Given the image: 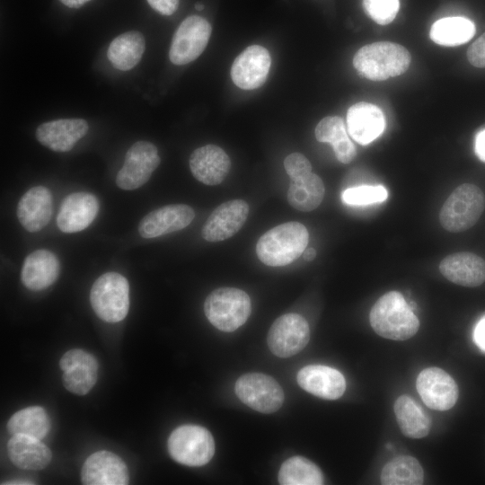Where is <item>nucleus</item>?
I'll list each match as a JSON object with an SVG mask.
<instances>
[{"label": "nucleus", "instance_id": "obj_1", "mask_svg": "<svg viewBox=\"0 0 485 485\" xmlns=\"http://www.w3.org/2000/svg\"><path fill=\"white\" fill-rule=\"evenodd\" d=\"M369 321L375 333L392 340H408L419 328L418 317L398 291L387 292L375 302Z\"/></svg>", "mask_w": 485, "mask_h": 485}, {"label": "nucleus", "instance_id": "obj_2", "mask_svg": "<svg viewBox=\"0 0 485 485\" xmlns=\"http://www.w3.org/2000/svg\"><path fill=\"white\" fill-rule=\"evenodd\" d=\"M309 241L306 227L299 222H287L263 234L256 244L259 260L267 266L281 267L300 257Z\"/></svg>", "mask_w": 485, "mask_h": 485}, {"label": "nucleus", "instance_id": "obj_3", "mask_svg": "<svg viewBox=\"0 0 485 485\" xmlns=\"http://www.w3.org/2000/svg\"><path fill=\"white\" fill-rule=\"evenodd\" d=\"M410 60V54L403 46L379 41L359 48L353 57V66L362 76L384 81L406 72Z\"/></svg>", "mask_w": 485, "mask_h": 485}, {"label": "nucleus", "instance_id": "obj_4", "mask_svg": "<svg viewBox=\"0 0 485 485\" xmlns=\"http://www.w3.org/2000/svg\"><path fill=\"white\" fill-rule=\"evenodd\" d=\"M485 208V196L474 184L458 186L446 198L439 212L442 227L461 233L473 226Z\"/></svg>", "mask_w": 485, "mask_h": 485}, {"label": "nucleus", "instance_id": "obj_5", "mask_svg": "<svg viewBox=\"0 0 485 485\" xmlns=\"http://www.w3.org/2000/svg\"><path fill=\"white\" fill-rule=\"evenodd\" d=\"M204 312L216 329L231 332L243 325L251 314V299L235 287H219L205 300Z\"/></svg>", "mask_w": 485, "mask_h": 485}, {"label": "nucleus", "instance_id": "obj_6", "mask_svg": "<svg viewBox=\"0 0 485 485\" xmlns=\"http://www.w3.org/2000/svg\"><path fill=\"white\" fill-rule=\"evenodd\" d=\"M90 303L96 315L107 322H119L129 309V285L125 277L117 272L100 276L90 291Z\"/></svg>", "mask_w": 485, "mask_h": 485}, {"label": "nucleus", "instance_id": "obj_7", "mask_svg": "<svg viewBox=\"0 0 485 485\" xmlns=\"http://www.w3.org/2000/svg\"><path fill=\"white\" fill-rule=\"evenodd\" d=\"M172 458L187 466L207 464L214 455L215 442L211 433L197 425H183L175 428L168 438Z\"/></svg>", "mask_w": 485, "mask_h": 485}, {"label": "nucleus", "instance_id": "obj_8", "mask_svg": "<svg viewBox=\"0 0 485 485\" xmlns=\"http://www.w3.org/2000/svg\"><path fill=\"white\" fill-rule=\"evenodd\" d=\"M237 397L248 407L269 414L280 409L284 392L271 376L262 373H249L240 376L234 385Z\"/></svg>", "mask_w": 485, "mask_h": 485}, {"label": "nucleus", "instance_id": "obj_9", "mask_svg": "<svg viewBox=\"0 0 485 485\" xmlns=\"http://www.w3.org/2000/svg\"><path fill=\"white\" fill-rule=\"evenodd\" d=\"M212 27L203 17L191 15L178 27L172 40L169 57L177 66L186 65L198 58L206 48Z\"/></svg>", "mask_w": 485, "mask_h": 485}, {"label": "nucleus", "instance_id": "obj_10", "mask_svg": "<svg viewBox=\"0 0 485 485\" xmlns=\"http://www.w3.org/2000/svg\"><path fill=\"white\" fill-rule=\"evenodd\" d=\"M310 340L306 320L298 313H286L272 323L267 336L269 350L281 358L290 357L303 350Z\"/></svg>", "mask_w": 485, "mask_h": 485}, {"label": "nucleus", "instance_id": "obj_11", "mask_svg": "<svg viewBox=\"0 0 485 485\" xmlns=\"http://www.w3.org/2000/svg\"><path fill=\"white\" fill-rule=\"evenodd\" d=\"M160 162L157 147L154 144L142 140L134 143L117 173V186L125 190L140 188L148 181Z\"/></svg>", "mask_w": 485, "mask_h": 485}, {"label": "nucleus", "instance_id": "obj_12", "mask_svg": "<svg viewBox=\"0 0 485 485\" xmlns=\"http://www.w3.org/2000/svg\"><path fill=\"white\" fill-rule=\"evenodd\" d=\"M423 402L435 410H448L458 399V387L453 377L439 367L423 369L416 380Z\"/></svg>", "mask_w": 485, "mask_h": 485}, {"label": "nucleus", "instance_id": "obj_13", "mask_svg": "<svg viewBox=\"0 0 485 485\" xmlns=\"http://www.w3.org/2000/svg\"><path fill=\"white\" fill-rule=\"evenodd\" d=\"M65 388L72 393L85 395L94 386L98 377V363L90 353L79 349L66 351L59 361Z\"/></svg>", "mask_w": 485, "mask_h": 485}, {"label": "nucleus", "instance_id": "obj_14", "mask_svg": "<svg viewBox=\"0 0 485 485\" xmlns=\"http://www.w3.org/2000/svg\"><path fill=\"white\" fill-rule=\"evenodd\" d=\"M270 66L271 57L268 49L260 45H251L234 59L231 78L241 89H256L265 83Z\"/></svg>", "mask_w": 485, "mask_h": 485}, {"label": "nucleus", "instance_id": "obj_15", "mask_svg": "<svg viewBox=\"0 0 485 485\" xmlns=\"http://www.w3.org/2000/svg\"><path fill=\"white\" fill-rule=\"evenodd\" d=\"M249 206L242 199H232L219 205L207 217L202 237L211 242L224 241L234 235L244 225Z\"/></svg>", "mask_w": 485, "mask_h": 485}, {"label": "nucleus", "instance_id": "obj_16", "mask_svg": "<svg viewBox=\"0 0 485 485\" xmlns=\"http://www.w3.org/2000/svg\"><path fill=\"white\" fill-rule=\"evenodd\" d=\"M85 485H126L129 476L126 463L112 452L98 451L91 454L81 470Z\"/></svg>", "mask_w": 485, "mask_h": 485}, {"label": "nucleus", "instance_id": "obj_17", "mask_svg": "<svg viewBox=\"0 0 485 485\" xmlns=\"http://www.w3.org/2000/svg\"><path fill=\"white\" fill-rule=\"evenodd\" d=\"M194 217L195 212L188 205L164 206L145 216L138 225V232L143 238H155L185 228Z\"/></svg>", "mask_w": 485, "mask_h": 485}, {"label": "nucleus", "instance_id": "obj_18", "mask_svg": "<svg viewBox=\"0 0 485 485\" xmlns=\"http://www.w3.org/2000/svg\"><path fill=\"white\" fill-rule=\"evenodd\" d=\"M98 198L88 192H74L65 198L57 216V225L64 233H76L87 228L97 216Z\"/></svg>", "mask_w": 485, "mask_h": 485}, {"label": "nucleus", "instance_id": "obj_19", "mask_svg": "<svg viewBox=\"0 0 485 485\" xmlns=\"http://www.w3.org/2000/svg\"><path fill=\"white\" fill-rule=\"evenodd\" d=\"M297 383L307 392L324 400H337L346 390L343 375L322 365L304 366L297 374Z\"/></svg>", "mask_w": 485, "mask_h": 485}, {"label": "nucleus", "instance_id": "obj_20", "mask_svg": "<svg viewBox=\"0 0 485 485\" xmlns=\"http://www.w3.org/2000/svg\"><path fill=\"white\" fill-rule=\"evenodd\" d=\"M89 128L83 119H61L40 125L37 140L55 152H68L85 136Z\"/></svg>", "mask_w": 485, "mask_h": 485}, {"label": "nucleus", "instance_id": "obj_21", "mask_svg": "<svg viewBox=\"0 0 485 485\" xmlns=\"http://www.w3.org/2000/svg\"><path fill=\"white\" fill-rule=\"evenodd\" d=\"M190 168L200 182L214 186L227 176L231 161L227 154L216 145H207L195 149L190 157Z\"/></svg>", "mask_w": 485, "mask_h": 485}, {"label": "nucleus", "instance_id": "obj_22", "mask_svg": "<svg viewBox=\"0 0 485 485\" xmlns=\"http://www.w3.org/2000/svg\"><path fill=\"white\" fill-rule=\"evenodd\" d=\"M439 271L456 285L475 287L485 281V260L472 252H455L441 260Z\"/></svg>", "mask_w": 485, "mask_h": 485}, {"label": "nucleus", "instance_id": "obj_23", "mask_svg": "<svg viewBox=\"0 0 485 485\" xmlns=\"http://www.w3.org/2000/svg\"><path fill=\"white\" fill-rule=\"evenodd\" d=\"M52 216V195L44 186L27 190L17 205V217L22 227L31 233L45 227Z\"/></svg>", "mask_w": 485, "mask_h": 485}, {"label": "nucleus", "instance_id": "obj_24", "mask_svg": "<svg viewBox=\"0 0 485 485\" xmlns=\"http://www.w3.org/2000/svg\"><path fill=\"white\" fill-rule=\"evenodd\" d=\"M60 263L48 250H37L24 260L21 272L22 284L30 290L40 291L50 287L58 278Z\"/></svg>", "mask_w": 485, "mask_h": 485}, {"label": "nucleus", "instance_id": "obj_25", "mask_svg": "<svg viewBox=\"0 0 485 485\" xmlns=\"http://www.w3.org/2000/svg\"><path fill=\"white\" fill-rule=\"evenodd\" d=\"M347 125L351 137L358 144L366 146L382 134L385 121L377 106L360 101L348 109Z\"/></svg>", "mask_w": 485, "mask_h": 485}, {"label": "nucleus", "instance_id": "obj_26", "mask_svg": "<svg viewBox=\"0 0 485 485\" xmlns=\"http://www.w3.org/2000/svg\"><path fill=\"white\" fill-rule=\"evenodd\" d=\"M11 462L22 469L40 470L51 461L49 448L40 439L26 435H13L7 443Z\"/></svg>", "mask_w": 485, "mask_h": 485}, {"label": "nucleus", "instance_id": "obj_27", "mask_svg": "<svg viewBox=\"0 0 485 485\" xmlns=\"http://www.w3.org/2000/svg\"><path fill=\"white\" fill-rule=\"evenodd\" d=\"M393 410L398 426L405 436L419 439L428 435L431 419L411 397L399 396L394 402Z\"/></svg>", "mask_w": 485, "mask_h": 485}, {"label": "nucleus", "instance_id": "obj_28", "mask_svg": "<svg viewBox=\"0 0 485 485\" xmlns=\"http://www.w3.org/2000/svg\"><path fill=\"white\" fill-rule=\"evenodd\" d=\"M145 48L146 41L143 34L130 31L119 35L110 42L107 57L116 69L128 71L138 64Z\"/></svg>", "mask_w": 485, "mask_h": 485}, {"label": "nucleus", "instance_id": "obj_29", "mask_svg": "<svg viewBox=\"0 0 485 485\" xmlns=\"http://www.w3.org/2000/svg\"><path fill=\"white\" fill-rule=\"evenodd\" d=\"M315 137L319 142L332 146L336 158L342 163H350L356 156L355 146L349 139L343 119L339 116L323 118L316 126Z\"/></svg>", "mask_w": 485, "mask_h": 485}, {"label": "nucleus", "instance_id": "obj_30", "mask_svg": "<svg viewBox=\"0 0 485 485\" xmlns=\"http://www.w3.org/2000/svg\"><path fill=\"white\" fill-rule=\"evenodd\" d=\"M325 188L322 179L315 173L292 180L287 190V201L294 208L309 212L322 203Z\"/></svg>", "mask_w": 485, "mask_h": 485}, {"label": "nucleus", "instance_id": "obj_31", "mask_svg": "<svg viewBox=\"0 0 485 485\" xmlns=\"http://www.w3.org/2000/svg\"><path fill=\"white\" fill-rule=\"evenodd\" d=\"M475 33L474 23L464 17L442 18L431 26L429 36L436 44L458 46L469 41Z\"/></svg>", "mask_w": 485, "mask_h": 485}, {"label": "nucleus", "instance_id": "obj_32", "mask_svg": "<svg viewBox=\"0 0 485 485\" xmlns=\"http://www.w3.org/2000/svg\"><path fill=\"white\" fill-rule=\"evenodd\" d=\"M380 481L384 485H420L424 481V472L416 458L399 455L384 466Z\"/></svg>", "mask_w": 485, "mask_h": 485}, {"label": "nucleus", "instance_id": "obj_33", "mask_svg": "<svg viewBox=\"0 0 485 485\" xmlns=\"http://www.w3.org/2000/svg\"><path fill=\"white\" fill-rule=\"evenodd\" d=\"M49 428V418L46 410L40 406L28 407L15 412L7 423L11 435L22 434L39 439L44 438Z\"/></svg>", "mask_w": 485, "mask_h": 485}, {"label": "nucleus", "instance_id": "obj_34", "mask_svg": "<svg viewBox=\"0 0 485 485\" xmlns=\"http://www.w3.org/2000/svg\"><path fill=\"white\" fill-rule=\"evenodd\" d=\"M323 481L321 469L303 456L288 458L278 472V482L281 485H321Z\"/></svg>", "mask_w": 485, "mask_h": 485}, {"label": "nucleus", "instance_id": "obj_35", "mask_svg": "<svg viewBox=\"0 0 485 485\" xmlns=\"http://www.w3.org/2000/svg\"><path fill=\"white\" fill-rule=\"evenodd\" d=\"M387 197L386 189L381 185H363L349 188L342 193L343 202L352 206H365L383 202Z\"/></svg>", "mask_w": 485, "mask_h": 485}, {"label": "nucleus", "instance_id": "obj_36", "mask_svg": "<svg viewBox=\"0 0 485 485\" xmlns=\"http://www.w3.org/2000/svg\"><path fill=\"white\" fill-rule=\"evenodd\" d=\"M366 13L377 24L392 22L400 8V0H363Z\"/></svg>", "mask_w": 485, "mask_h": 485}, {"label": "nucleus", "instance_id": "obj_37", "mask_svg": "<svg viewBox=\"0 0 485 485\" xmlns=\"http://www.w3.org/2000/svg\"><path fill=\"white\" fill-rule=\"evenodd\" d=\"M284 167L291 181L312 172L309 160L300 153L287 155L284 161Z\"/></svg>", "mask_w": 485, "mask_h": 485}, {"label": "nucleus", "instance_id": "obj_38", "mask_svg": "<svg viewBox=\"0 0 485 485\" xmlns=\"http://www.w3.org/2000/svg\"><path fill=\"white\" fill-rule=\"evenodd\" d=\"M467 58L472 66L485 67V32L469 47Z\"/></svg>", "mask_w": 485, "mask_h": 485}, {"label": "nucleus", "instance_id": "obj_39", "mask_svg": "<svg viewBox=\"0 0 485 485\" xmlns=\"http://www.w3.org/2000/svg\"><path fill=\"white\" fill-rule=\"evenodd\" d=\"M149 5L163 15H171L178 8L179 0H146Z\"/></svg>", "mask_w": 485, "mask_h": 485}, {"label": "nucleus", "instance_id": "obj_40", "mask_svg": "<svg viewBox=\"0 0 485 485\" xmlns=\"http://www.w3.org/2000/svg\"><path fill=\"white\" fill-rule=\"evenodd\" d=\"M473 340L477 346L485 351V315L477 322L474 328Z\"/></svg>", "mask_w": 485, "mask_h": 485}, {"label": "nucleus", "instance_id": "obj_41", "mask_svg": "<svg viewBox=\"0 0 485 485\" xmlns=\"http://www.w3.org/2000/svg\"><path fill=\"white\" fill-rule=\"evenodd\" d=\"M475 152L479 158L485 162V129L481 131L476 137Z\"/></svg>", "mask_w": 485, "mask_h": 485}, {"label": "nucleus", "instance_id": "obj_42", "mask_svg": "<svg viewBox=\"0 0 485 485\" xmlns=\"http://www.w3.org/2000/svg\"><path fill=\"white\" fill-rule=\"evenodd\" d=\"M63 4L70 8H79L91 0H59Z\"/></svg>", "mask_w": 485, "mask_h": 485}, {"label": "nucleus", "instance_id": "obj_43", "mask_svg": "<svg viewBox=\"0 0 485 485\" xmlns=\"http://www.w3.org/2000/svg\"><path fill=\"white\" fill-rule=\"evenodd\" d=\"M304 260L306 261H312L316 257V251L313 248L305 249L304 251Z\"/></svg>", "mask_w": 485, "mask_h": 485}, {"label": "nucleus", "instance_id": "obj_44", "mask_svg": "<svg viewBox=\"0 0 485 485\" xmlns=\"http://www.w3.org/2000/svg\"><path fill=\"white\" fill-rule=\"evenodd\" d=\"M195 8H196L197 10H198V11H201V10L204 8V5L201 4H197L195 5Z\"/></svg>", "mask_w": 485, "mask_h": 485}]
</instances>
